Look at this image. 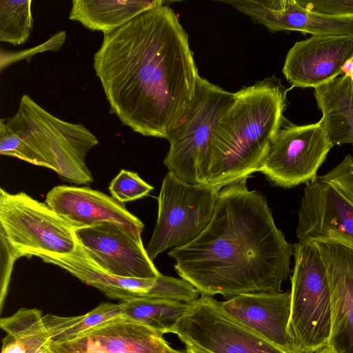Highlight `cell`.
I'll return each mask as SVG.
<instances>
[{"instance_id": "cell-29", "label": "cell", "mask_w": 353, "mask_h": 353, "mask_svg": "<svg viewBox=\"0 0 353 353\" xmlns=\"http://www.w3.org/2000/svg\"><path fill=\"white\" fill-rule=\"evenodd\" d=\"M342 75L347 76L351 79L353 90V56L344 65Z\"/></svg>"}, {"instance_id": "cell-30", "label": "cell", "mask_w": 353, "mask_h": 353, "mask_svg": "<svg viewBox=\"0 0 353 353\" xmlns=\"http://www.w3.org/2000/svg\"><path fill=\"white\" fill-rule=\"evenodd\" d=\"M185 352L186 353H210L203 350L188 345H185Z\"/></svg>"}, {"instance_id": "cell-10", "label": "cell", "mask_w": 353, "mask_h": 353, "mask_svg": "<svg viewBox=\"0 0 353 353\" xmlns=\"http://www.w3.org/2000/svg\"><path fill=\"white\" fill-rule=\"evenodd\" d=\"M172 333L210 353H289L231 317L212 296L190 303Z\"/></svg>"}, {"instance_id": "cell-5", "label": "cell", "mask_w": 353, "mask_h": 353, "mask_svg": "<svg viewBox=\"0 0 353 353\" xmlns=\"http://www.w3.org/2000/svg\"><path fill=\"white\" fill-rule=\"evenodd\" d=\"M234 98V93L199 77L188 114L166 138L168 172L186 183L206 185L216 130Z\"/></svg>"}, {"instance_id": "cell-12", "label": "cell", "mask_w": 353, "mask_h": 353, "mask_svg": "<svg viewBox=\"0 0 353 353\" xmlns=\"http://www.w3.org/2000/svg\"><path fill=\"white\" fill-rule=\"evenodd\" d=\"M78 241L110 274L123 278L157 279L161 274L144 248L141 236L103 223L75 229Z\"/></svg>"}, {"instance_id": "cell-16", "label": "cell", "mask_w": 353, "mask_h": 353, "mask_svg": "<svg viewBox=\"0 0 353 353\" xmlns=\"http://www.w3.org/2000/svg\"><path fill=\"white\" fill-rule=\"evenodd\" d=\"M45 203L75 229L108 222L141 236L144 228L124 204L88 186H55L47 194Z\"/></svg>"}, {"instance_id": "cell-4", "label": "cell", "mask_w": 353, "mask_h": 353, "mask_svg": "<svg viewBox=\"0 0 353 353\" xmlns=\"http://www.w3.org/2000/svg\"><path fill=\"white\" fill-rule=\"evenodd\" d=\"M99 143L85 125L48 112L28 94L22 95L13 117L0 120V154L54 171L77 185L93 181L85 159Z\"/></svg>"}, {"instance_id": "cell-22", "label": "cell", "mask_w": 353, "mask_h": 353, "mask_svg": "<svg viewBox=\"0 0 353 353\" xmlns=\"http://www.w3.org/2000/svg\"><path fill=\"white\" fill-rule=\"evenodd\" d=\"M7 336L2 340L1 353H52L49 333L38 309L21 308L0 319Z\"/></svg>"}, {"instance_id": "cell-8", "label": "cell", "mask_w": 353, "mask_h": 353, "mask_svg": "<svg viewBox=\"0 0 353 353\" xmlns=\"http://www.w3.org/2000/svg\"><path fill=\"white\" fill-rule=\"evenodd\" d=\"M0 232L18 258L65 255L77 245L75 228L46 203L0 189Z\"/></svg>"}, {"instance_id": "cell-2", "label": "cell", "mask_w": 353, "mask_h": 353, "mask_svg": "<svg viewBox=\"0 0 353 353\" xmlns=\"http://www.w3.org/2000/svg\"><path fill=\"white\" fill-rule=\"evenodd\" d=\"M246 181L221 188L207 228L168 253L178 275L201 295L280 292L290 275L294 245L276 227L265 197Z\"/></svg>"}, {"instance_id": "cell-3", "label": "cell", "mask_w": 353, "mask_h": 353, "mask_svg": "<svg viewBox=\"0 0 353 353\" xmlns=\"http://www.w3.org/2000/svg\"><path fill=\"white\" fill-rule=\"evenodd\" d=\"M289 90L273 75L234 93L216 130L206 185L221 190L260 171L283 124Z\"/></svg>"}, {"instance_id": "cell-7", "label": "cell", "mask_w": 353, "mask_h": 353, "mask_svg": "<svg viewBox=\"0 0 353 353\" xmlns=\"http://www.w3.org/2000/svg\"><path fill=\"white\" fill-rule=\"evenodd\" d=\"M299 241L339 239L353 245V157L306 183L298 212Z\"/></svg>"}, {"instance_id": "cell-26", "label": "cell", "mask_w": 353, "mask_h": 353, "mask_svg": "<svg viewBox=\"0 0 353 353\" xmlns=\"http://www.w3.org/2000/svg\"><path fill=\"white\" fill-rule=\"evenodd\" d=\"M108 189L115 200L124 204L147 196L154 187L137 172L121 170L111 181Z\"/></svg>"}, {"instance_id": "cell-27", "label": "cell", "mask_w": 353, "mask_h": 353, "mask_svg": "<svg viewBox=\"0 0 353 353\" xmlns=\"http://www.w3.org/2000/svg\"><path fill=\"white\" fill-rule=\"evenodd\" d=\"M303 8L323 14L353 18V0H296Z\"/></svg>"}, {"instance_id": "cell-11", "label": "cell", "mask_w": 353, "mask_h": 353, "mask_svg": "<svg viewBox=\"0 0 353 353\" xmlns=\"http://www.w3.org/2000/svg\"><path fill=\"white\" fill-rule=\"evenodd\" d=\"M332 148L319 121L281 128L274 138L260 171L273 185L291 188L307 183Z\"/></svg>"}, {"instance_id": "cell-9", "label": "cell", "mask_w": 353, "mask_h": 353, "mask_svg": "<svg viewBox=\"0 0 353 353\" xmlns=\"http://www.w3.org/2000/svg\"><path fill=\"white\" fill-rule=\"evenodd\" d=\"M220 190L192 185L168 172L158 196L157 223L146 248L152 261L168 248L184 246L197 238L214 214Z\"/></svg>"}, {"instance_id": "cell-18", "label": "cell", "mask_w": 353, "mask_h": 353, "mask_svg": "<svg viewBox=\"0 0 353 353\" xmlns=\"http://www.w3.org/2000/svg\"><path fill=\"white\" fill-rule=\"evenodd\" d=\"M248 16L272 32L296 30L312 35H353V18L316 13L300 6L296 0L222 1Z\"/></svg>"}, {"instance_id": "cell-20", "label": "cell", "mask_w": 353, "mask_h": 353, "mask_svg": "<svg viewBox=\"0 0 353 353\" xmlns=\"http://www.w3.org/2000/svg\"><path fill=\"white\" fill-rule=\"evenodd\" d=\"M321 122L333 146L353 145V90L351 79L341 75L314 89Z\"/></svg>"}, {"instance_id": "cell-15", "label": "cell", "mask_w": 353, "mask_h": 353, "mask_svg": "<svg viewBox=\"0 0 353 353\" xmlns=\"http://www.w3.org/2000/svg\"><path fill=\"white\" fill-rule=\"evenodd\" d=\"M325 264L331 292L332 325L328 346L353 353V245L339 239L312 241Z\"/></svg>"}, {"instance_id": "cell-13", "label": "cell", "mask_w": 353, "mask_h": 353, "mask_svg": "<svg viewBox=\"0 0 353 353\" xmlns=\"http://www.w3.org/2000/svg\"><path fill=\"white\" fill-rule=\"evenodd\" d=\"M163 334L120 316L63 342H52V353H186L170 347Z\"/></svg>"}, {"instance_id": "cell-25", "label": "cell", "mask_w": 353, "mask_h": 353, "mask_svg": "<svg viewBox=\"0 0 353 353\" xmlns=\"http://www.w3.org/2000/svg\"><path fill=\"white\" fill-rule=\"evenodd\" d=\"M32 0H0V41L24 43L33 28Z\"/></svg>"}, {"instance_id": "cell-19", "label": "cell", "mask_w": 353, "mask_h": 353, "mask_svg": "<svg viewBox=\"0 0 353 353\" xmlns=\"http://www.w3.org/2000/svg\"><path fill=\"white\" fill-rule=\"evenodd\" d=\"M39 258L45 263L65 270L82 282L99 289L108 297L121 301L146 297L157 279L114 276L104 270L78 240L75 250L70 254Z\"/></svg>"}, {"instance_id": "cell-23", "label": "cell", "mask_w": 353, "mask_h": 353, "mask_svg": "<svg viewBox=\"0 0 353 353\" xmlns=\"http://www.w3.org/2000/svg\"><path fill=\"white\" fill-rule=\"evenodd\" d=\"M122 316L161 333H172L189 304L179 301L137 297L120 302Z\"/></svg>"}, {"instance_id": "cell-1", "label": "cell", "mask_w": 353, "mask_h": 353, "mask_svg": "<svg viewBox=\"0 0 353 353\" xmlns=\"http://www.w3.org/2000/svg\"><path fill=\"white\" fill-rule=\"evenodd\" d=\"M93 66L110 112L135 132L163 139L185 119L199 78L188 34L165 4L103 33Z\"/></svg>"}, {"instance_id": "cell-31", "label": "cell", "mask_w": 353, "mask_h": 353, "mask_svg": "<svg viewBox=\"0 0 353 353\" xmlns=\"http://www.w3.org/2000/svg\"><path fill=\"white\" fill-rule=\"evenodd\" d=\"M315 353H336L330 346L327 345Z\"/></svg>"}, {"instance_id": "cell-21", "label": "cell", "mask_w": 353, "mask_h": 353, "mask_svg": "<svg viewBox=\"0 0 353 353\" xmlns=\"http://www.w3.org/2000/svg\"><path fill=\"white\" fill-rule=\"evenodd\" d=\"M164 3L161 0H73L69 19L90 30L105 33Z\"/></svg>"}, {"instance_id": "cell-24", "label": "cell", "mask_w": 353, "mask_h": 353, "mask_svg": "<svg viewBox=\"0 0 353 353\" xmlns=\"http://www.w3.org/2000/svg\"><path fill=\"white\" fill-rule=\"evenodd\" d=\"M122 316L121 303H101L88 313L76 316H43V321L52 342L72 339L103 323Z\"/></svg>"}, {"instance_id": "cell-17", "label": "cell", "mask_w": 353, "mask_h": 353, "mask_svg": "<svg viewBox=\"0 0 353 353\" xmlns=\"http://www.w3.org/2000/svg\"><path fill=\"white\" fill-rule=\"evenodd\" d=\"M224 311L289 353H302L289 330L290 292L243 294L221 302Z\"/></svg>"}, {"instance_id": "cell-14", "label": "cell", "mask_w": 353, "mask_h": 353, "mask_svg": "<svg viewBox=\"0 0 353 353\" xmlns=\"http://www.w3.org/2000/svg\"><path fill=\"white\" fill-rule=\"evenodd\" d=\"M353 56V35H312L287 53L283 73L292 87L317 88L342 75Z\"/></svg>"}, {"instance_id": "cell-6", "label": "cell", "mask_w": 353, "mask_h": 353, "mask_svg": "<svg viewBox=\"0 0 353 353\" xmlns=\"http://www.w3.org/2000/svg\"><path fill=\"white\" fill-rule=\"evenodd\" d=\"M289 330L302 353L328 345L332 325L331 292L327 270L313 241L294 244Z\"/></svg>"}, {"instance_id": "cell-28", "label": "cell", "mask_w": 353, "mask_h": 353, "mask_svg": "<svg viewBox=\"0 0 353 353\" xmlns=\"http://www.w3.org/2000/svg\"><path fill=\"white\" fill-rule=\"evenodd\" d=\"M1 248V310L7 294L14 262L18 259L4 234L0 232Z\"/></svg>"}]
</instances>
